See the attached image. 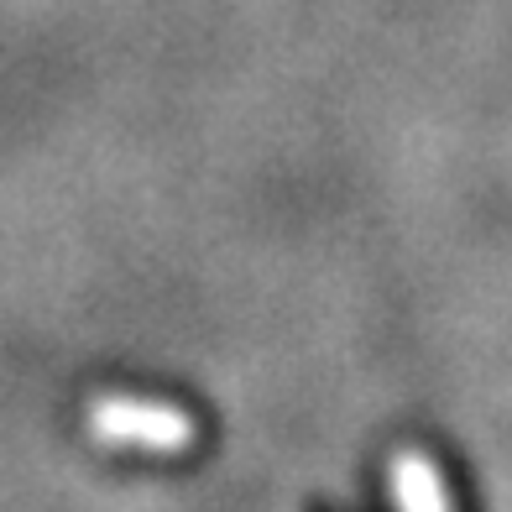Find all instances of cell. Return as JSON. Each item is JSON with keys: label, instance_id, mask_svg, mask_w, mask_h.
I'll use <instances>...</instances> for the list:
<instances>
[{"label": "cell", "instance_id": "1", "mask_svg": "<svg viewBox=\"0 0 512 512\" xmlns=\"http://www.w3.org/2000/svg\"><path fill=\"white\" fill-rule=\"evenodd\" d=\"M89 429L110 445H136V450H189L199 439V424L183 408L136 403V398H100L89 408Z\"/></svg>", "mask_w": 512, "mask_h": 512}, {"label": "cell", "instance_id": "2", "mask_svg": "<svg viewBox=\"0 0 512 512\" xmlns=\"http://www.w3.org/2000/svg\"><path fill=\"white\" fill-rule=\"evenodd\" d=\"M392 492H398V507L403 512H450V492H445V476L429 455H398L392 465Z\"/></svg>", "mask_w": 512, "mask_h": 512}]
</instances>
